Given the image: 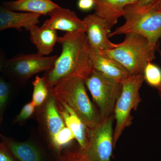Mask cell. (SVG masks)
I'll list each match as a JSON object with an SVG mask.
<instances>
[{
    "label": "cell",
    "mask_w": 161,
    "mask_h": 161,
    "mask_svg": "<svg viewBox=\"0 0 161 161\" xmlns=\"http://www.w3.org/2000/svg\"><path fill=\"white\" fill-rule=\"evenodd\" d=\"M125 36L124 41L117 44L115 48L103 52L120 64L130 75H143L147 64L155 59L159 45L141 35Z\"/></svg>",
    "instance_id": "3"
},
{
    "label": "cell",
    "mask_w": 161,
    "mask_h": 161,
    "mask_svg": "<svg viewBox=\"0 0 161 161\" xmlns=\"http://www.w3.org/2000/svg\"><path fill=\"white\" fill-rule=\"evenodd\" d=\"M2 65H3V59L0 57V70H1V68H2Z\"/></svg>",
    "instance_id": "30"
},
{
    "label": "cell",
    "mask_w": 161,
    "mask_h": 161,
    "mask_svg": "<svg viewBox=\"0 0 161 161\" xmlns=\"http://www.w3.org/2000/svg\"><path fill=\"white\" fill-rule=\"evenodd\" d=\"M145 80L150 86L157 88L161 85V69L151 62H148L144 69Z\"/></svg>",
    "instance_id": "20"
},
{
    "label": "cell",
    "mask_w": 161,
    "mask_h": 161,
    "mask_svg": "<svg viewBox=\"0 0 161 161\" xmlns=\"http://www.w3.org/2000/svg\"><path fill=\"white\" fill-rule=\"evenodd\" d=\"M35 106L32 101L23 107L19 114L17 116L15 122L22 121L29 118L34 112Z\"/></svg>",
    "instance_id": "22"
},
{
    "label": "cell",
    "mask_w": 161,
    "mask_h": 161,
    "mask_svg": "<svg viewBox=\"0 0 161 161\" xmlns=\"http://www.w3.org/2000/svg\"><path fill=\"white\" fill-rule=\"evenodd\" d=\"M3 6L12 11L45 15L59 6L53 0H15L5 2Z\"/></svg>",
    "instance_id": "16"
},
{
    "label": "cell",
    "mask_w": 161,
    "mask_h": 161,
    "mask_svg": "<svg viewBox=\"0 0 161 161\" xmlns=\"http://www.w3.org/2000/svg\"><path fill=\"white\" fill-rule=\"evenodd\" d=\"M9 91L8 83L4 80H0V112L6 105L9 95Z\"/></svg>",
    "instance_id": "23"
},
{
    "label": "cell",
    "mask_w": 161,
    "mask_h": 161,
    "mask_svg": "<svg viewBox=\"0 0 161 161\" xmlns=\"http://www.w3.org/2000/svg\"><path fill=\"white\" fill-rule=\"evenodd\" d=\"M86 33L90 45L103 51L115 48L117 44L108 39L111 29L106 22L97 14H89L84 19Z\"/></svg>",
    "instance_id": "9"
},
{
    "label": "cell",
    "mask_w": 161,
    "mask_h": 161,
    "mask_svg": "<svg viewBox=\"0 0 161 161\" xmlns=\"http://www.w3.org/2000/svg\"><path fill=\"white\" fill-rule=\"evenodd\" d=\"M136 0H95L94 9L95 14L104 20L110 29L124 16L125 8L135 4Z\"/></svg>",
    "instance_id": "13"
},
{
    "label": "cell",
    "mask_w": 161,
    "mask_h": 161,
    "mask_svg": "<svg viewBox=\"0 0 161 161\" xmlns=\"http://www.w3.org/2000/svg\"><path fill=\"white\" fill-rule=\"evenodd\" d=\"M62 51L44 79L52 88L62 78L75 77L84 81L94 71L91 45L84 31L66 32L58 37Z\"/></svg>",
    "instance_id": "1"
},
{
    "label": "cell",
    "mask_w": 161,
    "mask_h": 161,
    "mask_svg": "<svg viewBox=\"0 0 161 161\" xmlns=\"http://www.w3.org/2000/svg\"><path fill=\"white\" fill-rule=\"evenodd\" d=\"M67 161H88L84 155L82 150L80 152H76L70 153Z\"/></svg>",
    "instance_id": "26"
},
{
    "label": "cell",
    "mask_w": 161,
    "mask_h": 161,
    "mask_svg": "<svg viewBox=\"0 0 161 161\" xmlns=\"http://www.w3.org/2000/svg\"><path fill=\"white\" fill-rule=\"evenodd\" d=\"M114 115L90 129L86 149L82 150L88 161H111L113 144Z\"/></svg>",
    "instance_id": "7"
},
{
    "label": "cell",
    "mask_w": 161,
    "mask_h": 161,
    "mask_svg": "<svg viewBox=\"0 0 161 161\" xmlns=\"http://www.w3.org/2000/svg\"><path fill=\"white\" fill-rule=\"evenodd\" d=\"M124 17L125 23L110 32L109 38L116 35L134 34L158 44L161 40V12L132 4L126 6Z\"/></svg>",
    "instance_id": "4"
},
{
    "label": "cell",
    "mask_w": 161,
    "mask_h": 161,
    "mask_svg": "<svg viewBox=\"0 0 161 161\" xmlns=\"http://www.w3.org/2000/svg\"><path fill=\"white\" fill-rule=\"evenodd\" d=\"M95 0H78V6L80 10L84 11H89L94 8Z\"/></svg>",
    "instance_id": "24"
},
{
    "label": "cell",
    "mask_w": 161,
    "mask_h": 161,
    "mask_svg": "<svg viewBox=\"0 0 161 161\" xmlns=\"http://www.w3.org/2000/svg\"><path fill=\"white\" fill-rule=\"evenodd\" d=\"M12 153L20 161H41L40 152L35 146L25 142H8Z\"/></svg>",
    "instance_id": "18"
},
{
    "label": "cell",
    "mask_w": 161,
    "mask_h": 161,
    "mask_svg": "<svg viewBox=\"0 0 161 161\" xmlns=\"http://www.w3.org/2000/svg\"><path fill=\"white\" fill-rule=\"evenodd\" d=\"M58 111L63 118L65 126L73 132L81 150H85L88 143L90 129L70 107L66 104L58 101Z\"/></svg>",
    "instance_id": "12"
},
{
    "label": "cell",
    "mask_w": 161,
    "mask_h": 161,
    "mask_svg": "<svg viewBox=\"0 0 161 161\" xmlns=\"http://www.w3.org/2000/svg\"><path fill=\"white\" fill-rule=\"evenodd\" d=\"M98 107L102 121L114 115L116 102L121 93V82L94 70L84 80Z\"/></svg>",
    "instance_id": "6"
},
{
    "label": "cell",
    "mask_w": 161,
    "mask_h": 161,
    "mask_svg": "<svg viewBox=\"0 0 161 161\" xmlns=\"http://www.w3.org/2000/svg\"><path fill=\"white\" fill-rule=\"evenodd\" d=\"M158 51H159V53L160 56V58H161V51L160 50L159 48L158 49Z\"/></svg>",
    "instance_id": "31"
},
{
    "label": "cell",
    "mask_w": 161,
    "mask_h": 161,
    "mask_svg": "<svg viewBox=\"0 0 161 161\" xmlns=\"http://www.w3.org/2000/svg\"><path fill=\"white\" fill-rule=\"evenodd\" d=\"M50 19L46 20L41 26L47 28L70 32L84 31L85 26L83 20L78 17L75 12L59 6L50 12Z\"/></svg>",
    "instance_id": "10"
},
{
    "label": "cell",
    "mask_w": 161,
    "mask_h": 161,
    "mask_svg": "<svg viewBox=\"0 0 161 161\" xmlns=\"http://www.w3.org/2000/svg\"><path fill=\"white\" fill-rule=\"evenodd\" d=\"M156 0H136L135 5L139 7H145L150 5Z\"/></svg>",
    "instance_id": "28"
},
{
    "label": "cell",
    "mask_w": 161,
    "mask_h": 161,
    "mask_svg": "<svg viewBox=\"0 0 161 161\" xmlns=\"http://www.w3.org/2000/svg\"><path fill=\"white\" fill-rule=\"evenodd\" d=\"M45 115L47 125L51 137L66 126L63 118L58 111L56 99L52 94L47 103Z\"/></svg>",
    "instance_id": "17"
},
{
    "label": "cell",
    "mask_w": 161,
    "mask_h": 161,
    "mask_svg": "<svg viewBox=\"0 0 161 161\" xmlns=\"http://www.w3.org/2000/svg\"><path fill=\"white\" fill-rule=\"evenodd\" d=\"M0 161H14L8 152L5 144L0 143Z\"/></svg>",
    "instance_id": "25"
},
{
    "label": "cell",
    "mask_w": 161,
    "mask_h": 161,
    "mask_svg": "<svg viewBox=\"0 0 161 161\" xmlns=\"http://www.w3.org/2000/svg\"><path fill=\"white\" fill-rule=\"evenodd\" d=\"M29 31L31 41L36 47L38 54L42 56L50 54L58 42L57 31L42 28L37 25L32 26Z\"/></svg>",
    "instance_id": "15"
},
{
    "label": "cell",
    "mask_w": 161,
    "mask_h": 161,
    "mask_svg": "<svg viewBox=\"0 0 161 161\" xmlns=\"http://www.w3.org/2000/svg\"><path fill=\"white\" fill-rule=\"evenodd\" d=\"M41 15L31 13H19L0 6V31L9 28L29 31L40 22Z\"/></svg>",
    "instance_id": "14"
},
{
    "label": "cell",
    "mask_w": 161,
    "mask_h": 161,
    "mask_svg": "<svg viewBox=\"0 0 161 161\" xmlns=\"http://www.w3.org/2000/svg\"><path fill=\"white\" fill-rule=\"evenodd\" d=\"M51 139L55 147L61 148L69 143L75 139V136L72 131L67 127L65 126Z\"/></svg>",
    "instance_id": "21"
},
{
    "label": "cell",
    "mask_w": 161,
    "mask_h": 161,
    "mask_svg": "<svg viewBox=\"0 0 161 161\" xmlns=\"http://www.w3.org/2000/svg\"><path fill=\"white\" fill-rule=\"evenodd\" d=\"M157 89L158 92V95H159L160 98L161 100V85L159 86L156 88Z\"/></svg>",
    "instance_id": "29"
},
{
    "label": "cell",
    "mask_w": 161,
    "mask_h": 161,
    "mask_svg": "<svg viewBox=\"0 0 161 161\" xmlns=\"http://www.w3.org/2000/svg\"><path fill=\"white\" fill-rule=\"evenodd\" d=\"M145 7L152 10L161 12V0H156L149 6Z\"/></svg>",
    "instance_id": "27"
},
{
    "label": "cell",
    "mask_w": 161,
    "mask_h": 161,
    "mask_svg": "<svg viewBox=\"0 0 161 161\" xmlns=\"http://www.w3.org/2000/svg\"><path fill=\"white\" fill-rule=\"evenodd\" d=\"M91 51L95 70L121 83L130 76L120 64L103 51L91 46Z\"/></svg>",
    "instance_id": "11"
},
{
    "label": "cell",
    "mask_w": 161,
    "mask_h": 161,
    "mask_svg": "<svg viewBox=\"0 0 161 161\" xmlns=\"http://www.w3.org/2000/svg\"><path fill=\"white\" fill-rule=\"evenodd\" d=\"M143 75H130L122 82V90L114 108L116 124L113 132V144L115 147L124 130L132 124L131 112L137 109L142 102L140 90L145 81Z\"/></svg>",
    "instance_id": "5"
},
{
    "label": "cell",
    "mask_w": 161,
    "mask_h": 161,
    "mask_svg": "<svg viewBox=\"0 0 161 161\" xmlns=\"http://www.w3.org/2000/svg\"><path fill=\"white\" fill-rule=\"evenodd\" d=\"M58 57L40 56L37 53L19 54L6 60L4 65L17 77L26 79L37 73L52 69Z\"/></svg>",
    "instance_id": "8"
},
{
    "label": "cell",
    "mask_w": 161,
    "mask_h": 161,
    "mask_svg": "<svg viewBox=\"0 0 161 161\" xmlns=\"http://www.w3.org/2000/svg\"><path fill=\"white\" fill-rule=\"evenodd\" d=\"M33 93L32 102L36 107L41 105L46 100L48 94V87L44 77L37 76L33 81Z\"/></svg>",
    "instance_id": "19"
},
{
    "label": "cell",
    "mask_w": 161,
    "mask_h": 161,
    "mask_svg": "<svg viewBox=\"0 0 161 161\" xmlns=\"http://www.w3.org/2000/svg\"><path fill=\"white\" fill-rule=\"evenodd\" d=\"M51 89V93L56 100L70 107L89 129L95 128L103 121L98 108L89 98L82 79L66 77Z\"/></svg>",
    "instance_id": "2"
}]
</instances>
